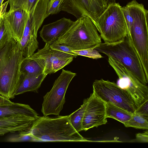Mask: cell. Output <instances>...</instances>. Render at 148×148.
<instances>
[{"mask_svg": "<svg viewBox=\"0 0 148 148\" xmlns=\"http://www.w3.org/2000/svg\"><path fill=\"white\" fill-rule=\"evenodd\" d=\"M46 43L30 57L36 60L43 69V73H54L71 62L74 57L69 53L51 49Z\"/></svg>", "mask_w": 148, "mask_h": 148, "instance_id": "11", "label": "cell"}, {"mask_svg": "<svg viewBox=\"0 0 148 148\" xmlns=\"http://www.w3.org/2000/svg\"><path fill=\"white\" fill-rule=\"evenodd\" d=\"M36 118L25 116L0 117V129L9 130L11 133L29 131Z\"/></svg>", "mask_w": 148, "mask_h": 148, "instance_id": "15", "label": "cell"}, {"mask_svg": "<svg viewBox=\"0 0 148 148\" xmlns=\"http://www.w3.org/2000/svg\"><path fill=\"white\" fill-rule=\"evenodd\" d=\"M39 0H8L9 10L17 9L23 10L29 14Z\"/></svg>", "mask_w": 148, "mask_h": 148, "instance_id": "21", "label": "cell"}, {"mask_svg": "<svg viewBox=\"0 0 148 148\" xmlns=\"http://www.w3.org/2000/svg\"><path fill=\"white\" fill-rule=\"evenodd\" d=\"M88 102V98L84 99L82 104L77 110L68 115L71 124L78 132L83 130L82 122Z\"/></svg>", "mask_w": 148, "mask_h": 148, "instance_id": "20", "label": "cell"}, {"mask_svg": "<svg viewBox=\"0 0 148 148\" xmlns=\"http://www.w3.org/2000/svg\"><path fill=\"white\" fill-rule=\"evenodd\" d=\"M10 132H11L9 130L0 129V136L3 135L6 133Z\"/></svg>", "mask_w": 148, "mask_h": 148, "instance_id": "32", "label": "cell"}, {"mask_svg": "<svg viewBox=\"0 0 148 148\" xmlns=\"http://www.w3.org/2000/svg\"><path fill=\"white\" fill-rule=\"evenodd\" d=\"M95 49L118 62L142 83L147 85L148 79L131 38L128 34L119 41L101 42Z\"/></svg>", "mask_w": 148, "mask_h": 148, "instance_id": "3", "label": "cell"}, {"mask_svg": "<svg viewBox=\"0 0 148 148\" xmlns=\"http://www.w3.org/2000/svg\"><path fill=\"white\" fill-rule=\"evenodd\" d=\"M127 5L133 19L130 36L148 79V11L136 0H133Z\"/></svg>", "mask_w": 148, "mask_h": 148, "instance_id": "5", "label": "cell"}, {"mask_svg": "<svg viewBox=\"0 0 148 148\" xmlns=\"http://www.w3.org/2000/svg\"><path fill=\"white\" fill-rule=\"evenodd\" d=\"M55 0H49L48 6L50 5Z\"/></svg>", "mask_w": 148, "mask_h": 148, "instance_id": "34", "label": "cell"}, {"mask_svg": "<svg viewBox=\"0 0 148 148\" xmlns=\"http://www.w3.org/2000/svg\"><path fill=\"white\" fill-rule=\"evenodd\" d=\"M50 49L70 54L73 56L74 57L77 56L73 52V50L69 47L64 45L61 44L53 41L49 44Z\"/></svg>", "mask_w": 148, "mask_h": 148, "instance_id": "26", "label": "cell"}, {"mask_svg": "<svg viewBox=\"0 0 148 148\" xmlns=\"http://www.w3.org/2000/svg\"><path fill=\"white\" fill-rule=\"evenodd\" d=\"M101 39L92 20L83 16L74 21L66 32L55 41L75 51L94 47L102 42Z\"/></svg>", "mask_w": 148, "mask_h": 148, "instance_id": "4", "label": "cell"}, {"mask_svg": "<svg viewBox=\"0 0 148 148\" xmlns=\"http://www.w3.org/2000/svg\"><path fill=\"white\" fill-rule=\"evenodd\" d=\"M108 4L109 3L115 2L116 0H106Z\"/></svg>", "mask_w": 148, "mask_h": 148, "instance_id": "33", "label": "cell"}, {"mask_svg": "<svg viewBox=\"0 0 148 148\" xmlns=\"http://www.w3.org/2000/svg\"><path fill=\"white\" fill-rule=\"evenodd\" d=\"M108 5L106 0H64L60 10L73 15L77 19L83 16H88L95 25L97 18Z\"/></svg>", "mask_w": 148, "mask_h": 148, "instance_id": "10", "label": "cell"}, {"mask_svg": "<svg viewBox=\"0 0 148 148\" xmlns=\"http://www.w3.org/2000/svg\"><path fill=\"white\" fill-rule=\"evenodd\" d=\"M108 62L119 77L118 84L132 99L136 108L148 99V87L142 83L122 65L110 57Z\"/></svg>", "mask_w": 148, "mask_h": 148, "instance_id": "9", "label": "cell"}, {"mask_svg": "<svg viewBox=\"0 0 148 148\" xmlns=\"http://www.w3.org/2000/svg\"><path fill=\"white\" fill-rule=\"evenodd\" d=\"M73 22L70 19L63 18L45 25L40 32V36L45 44H50L62 36Z\"/></svg>", "mask_w": 148, "mask_h": 148, "instance_id": "14", "label": "cell"}, {"mask_svg": "<svg viewBox=\"0 0 148 148\" xmlns=\"http://www.w3.org/2000/svg\"><path fill=\"white\" fill-rule=\"evenodd\" d=\"M64 0H55L51 4L48 6L47 17L51 15L56 14L61 11L60 8Z\"/></svg>", "mask_w": 148, "mask_h": 148, "instance_id": "27", "label": "cell"}, {"mask_svg": "<svg viewBox=\"0 0 148 148\" xmlns=\"http://www.w3.org/2000/svg\"><path fill=\"white\" fill-rule=\"evenodd\" d=\"M101 38L106 43L120 41L127 34L122 7L116 2L109 3L95 25Z\"/></svg>", "mask_w": 148, "mask_h": 148, "instance_id": "6", "label": "cell"}, {"mask_svg": "<svg viewBox=\"0 0 148 148\" xmlns=\"http://www.w3.org/2000/svg\"><path fill=\"white\" fill-rule=\"evenodd\" d=\"M107 118L114 119L124 124L127 122L133 114L109 103H106Z\"/></svg>", "mask_w": 148, "mask_h": 148, "instance_id": "19", "label": "cell"}, {"mask_svg": "<svg viewBox=\"0 0 148 148\" xmlns=\"http://www.w3.org/2000/svg\"><path fill=\"white\" fill-rule=\"evenodd\" d=\"M93 92L106 103H111L134 114L136 107L132 99L124 89L114 82L103 79L95 80Z\"/></svg>", "mask_w": 148, "mask_h": 148, "instance_id": "8", "label": "cell"}, {"mask_svg": "<svg viewBox=\"0 0 148 148\" xmlns=\"http://www.w3.org/2000/svg\"><path fill=\"white\" fill-rule=\"evenodd\" d=\"M123 124L126 127L148 130V118L133 114L130 119Z\"/></svg>", "mask_w": 148, "mask_h": 148, "instance_id": "22", "label": "cell"}, {"mask_svg": "<svg viewBox=\"0 0 148 148\" xmlns=\"http://www.w3.org/2000/svg\"><path fill=\"white\" fill-rule=\"evenodd\" d=\"M95 46L86 49L73 51V52L77 56H81L93 59H97L102 58V56L95 48Z\"/></svg>", "mask_w": 148, "mask_h": 148, "instance_id": "24", "label": "cell"}, {"mask_svg": "<svg viewBox=\"0 0 148 148\" xmlns=\"http://www.w3.org/2000/svg\"><path fill=\"white\" fill-rule=\"evenodd\" d=\"M34 140L45 142H86L74 128L68 115L38 116L29 131Z\"/></svg>", "mask_w": 148, "mask_h": 148, "instance_id": "2", "label": "cell"}, {"mask_svg": "<svg viewBox=\"0 0 148 148\" xmlns=\"http://www.w3.org/2000/svg\"><path fill=\"white\" fill-rule=\"evenodd\" d=\"M8 3L9 2L8 0L0 7V16L6 12V9Z\"/></svg>", "mask_w": 148, "mask_h": 148, "instance_id": "30", "label": "cell"}, {"mask_svg": "<svg viewBox=\"0 0 148 148\" xmlns=\"http://www.w3.org/2000/svg\"><path fill=\"white\" fill-rule=\"evenodd\" d=\"M21 75L30 77H35L43 73V69L35 59L31 57L25 58L21 64Z\"/></svg>", "mask_w": 148, "mask_h": 148, "instance_id": "18", "label": "cell"}, {"mask_svg": "<svg viewBox=\"0 0 148 148\" xmlns=\"http://www.w3.org/2000/svg\"><path fill=\"white\" fill-rule=\"evenodd\" d=\"M12 102L10 99L0 95V103H9Z\"/></svg>", "mask_w": 148, "mask_h": 148, "instance_id": "31", "label": "cell"}, {"mask_svg": "<svg viewBox=\"0 0 148 148\" xmlns=\"http://www.w3.org/2000/svg\"><path fill=\"white\" fill-rule=\"evenodd\" d=\"M4 0H0V7L3 5V3Z\"/></svg>", "mask_w": 148, "mask_h": 148, "instance_id": "35", "label": "cell"}, {"mask_svg": "<svg viewBox=\"0 0 148 148\" xmlns=\"http://www.w3.org/2000/svg\"><path fill=\"white\" fill-rule=\"evenodd\" d=\"M18 134L12 136L8 138L7 141L9 142H20L27 141H33L30 135L29 131H22Z\"/></svg>", "mask_w": 148, "mask_h": 148, "instance_id": "25", "label": "cell"}, {"mask_svg": "<svg viewBox=\"0 0 148 148\" xmlns=\"http://www.w3.org/2000/svg\"><path fill=\"white\" fill-rule=\"evenodd\" d=\"M2 14L0 16V45L13 37L9 28L3 19Z\"/></svg>", "mask_w": 148, "mask_h": 148, "instance_id": "23", "label": "cell"}, {"mask_svg": "<svg viewBox=\"0 0 148 148\" xmlns=\"http://www.w3.org/2000/svg\"><path fill=\"white\" fill-rule=\"evenodd\" d=\"M148 99L142 103L136 110L134 114L148 118Z\"/></svg>", "mask_w": 148, "mask_h": 148, "instance_id": "28", "label": "cell"}, {"mask_svg": "<svg viewBox=\"0 0 148 148\" xmlns=\"http://www.w3.org/2000/svg\"><path fill=\"white\" fill-rule=\"evenodd\" d=\"M37 112L28 105L12 102L0 103V117L25 116L36 118Z\"/></svg>", "mask_w": 148, "mask_h": 148, "instance_id": "16", "label": "cell"}, {"mask_svg": "<svg viewBox=\"0 0 148 148\" xmlns=\"http://www.w3.org/2000/svg\"><path fill=\"white\" fill-rule=\"evenodd\" d=\"M47 75L43 73L35 77L21 75L15 96L29 91L37 92Z\"/></svg>", "mask_w": 148, "mask_h": 148, "instance_id": "17", "label": "cell"}, {"mask_svg": "<svg viewBox=\"0 0 148 148\" xmlns=\"http://www.w3.org/2000/svg\"><path fill=\"white\" fill-rule=\"evenodd\" d=\"M136 139L137 141L142 143H148V130L143 133H139L136 135Z\"/></svg>", "mask_w": 148, "mask_h": 148, "instance_id": "29", "label": "cell"}, {"mask_svg": "<svg viewBox=\"0 0 148 148\" xmlns=\"http://www.w3.org/2000/svg\"><path fill=\"white\" fill-rule=\"evenodd\" d=\"M3 19L11 32L13 37L18 42L22 37L29 16L23 10H9L2 14Z\"/></svg>", "mask_w": 148, "mask_h": 148, "instance_id": "13", "label": "cell"}, {"mask_svg": "<svg viewBox=\"0 0 148 148\" xmlns=\"http://www.w3.org/2000/svg\"><path fill=\"white\" fill-rule=\"evenodd\" d=\"M20 44L13 37L0 45V95L8 99L14 97L25 58Z\"/></svg>", "mask_w": 148, "mask_h": 148, "instance_id": "1", "label": "cell"}, {"mask_svg": "<svg viewBox=\"0 0 148 148\" xmlns=\"http://www.w3.org/2000/svg\"><path fill=\"white\" fill-rule=\"evenodd\" d=\"M76 74L69 71L62 70L55 80L52 88L43 97L41 109L44 116L59 115L65 102V94L71 82Z\"/></svg>", "mask_w": 148, "mask_h": 148, "instance_id": "7", "label": "cell"}, {"mask_svg": "<svg viewBox=\"0 0 148 148\" xmlns=\"http://www.w3.org/2000/svg\"><path fill=\"white\" fill-rule=\"evenodd\" d=\"M106 103L93 92L88 98L82 122L83 130L86 131L107 123Z\"/></svg>", "mask_w": 148, "mask_h": 148, "instance_id": "12", "label": "cell"}]
</instances>
